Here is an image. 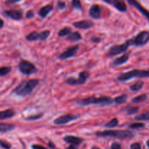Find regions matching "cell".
<instances>
[{
    "label": "cell",
    "mask_w": 149,
    "mask_h": 149,
    "mask_svg": "<svg viewBox=\"0 0 149 149\" xmlns=\"http://www.w3.org/2000/svg\"><path fill=\"white\" fill-rule=\"evenodd\" d=\"M104 1H106V3H111V0H103Z\"/></svg>",
    "instance_id": "cell-46"
},
{
    "label": "cell",
    "mask_w": 149,
    "mask_h": 149,
    "mask_svg": "<svg viewBox=\"0 0 149 149\" xmlns=\"http://www.w3.org/2000/svg\"><path fill=\"white\" fill-rule=\"evenodd\" d=\"M39 84L38 79H31L29 81H23L18 87L15 90V93L19 96H26L30 95L33 89Z\"/></svg>",
    "instance_id": "cell-2"
},
{
    "label": "cell",
    "mask_w": 149,
    "mask_h": 149,
    "mask_svg": "<svg viewBox=\"0 0 149 149\" xmlns=\"http://www.w3.org/2000/svg\"><path fill=\"white\" fill-rule=\"evenodd\" d=\"M42 116V114H37V115H34V116H29V117H27L26 118V119L27 120H30V121H32V120H36V119H39V118H41Z\"/></svg>",
    "instance_id": "cell-35"
},
{
    "label": "cell",
    "mask_w": 149,
    "mask_h": 149,
    "mask_svg": "<svg viewBox=\"0 0 149 149\" xmlns=\"http://www.w3.org/2000/svg\"><path fill=\"white\" fill-rule=\"evenodd\" d=\"M111 149H122V146L118 143H113L111 146Z\"/></svg>",
    "instance_id": "cell-36"
},
{
    "label": "cell",
    "mask_w": 149,
    "mask_h": 149,
    "mask_svg": "<svg viewBox=\"0 0 149 149\" xmlns=\"http://www.w3.org/2000/svg\"><path fill=\"white\" fill-rule=\"evenodd\" d=\"M149 41V32L144 31L141 32L137 35L136 37L132 41V44L136 45V46H143L146 45Z\"/></svg>",
    "instance_id": "cell-7"
},
{
    "label": "cell",
    "mask_w": 149,
    "mask_h": 149,
    "mask_svg": "<svg viewBox=\"0 0 149 149\" xmlns=\"http://www.w3.org/2000/svg\"><path fill=\"white\" fill-rule=\"evenodd\" d=\"M5 14L8 17H11L12 19H14V20H20L23 17L22 13L18 10H7L5 12Z\"/></svg>",
    "instance_id": "cell-14"
},
{
    "label": "cell",
    "mask_w": 149,
    "mask_h": 149,
    "mask_svg": "<svg viewBox=\"0 0 149 149\" xmlns=\"http://www.w3.org/2000/svg\"><path fill=\"white\" fill-rule=\"evenodd\" d=\"M127 100V95H121L118 96L116 98L113 100V101L117 104H122V103H125Z\"/></svg>",
    "instance_id": "cell-25"
},
{
    "label": "cell",
    "mask_w": 149,
    "mask_h": 149,
    "mask_svg": "<svg viewBox=\"0 0 149 149\" xmlns=\"http://www.w3.org/2000/svg\"><path fill=\"white\" fill-rule=\"evenodd\" d=\"M48 146H49L50 148H55V145H54V143L52 142H49V143H48Z\"/></svg>",
    "instance_id": "cell-44"
},
{
    "label": "cell",
    "mask_w": 149,
    "mask_h": 149,
    "mask_svg": "<svg viewBox=\"0 0 149 149\" xmlns=\"http://www.w3.org/2000/svg\"><path fill=\"white\" fill-rule=\"evenodd\" d=\"M81 39V36L79 32H74L71 33L67 37V40L71 41V42H77V41Z\"/></svg>",
    "instance_id": "cell-21"
},
{
    "label": "cell",
    "mask_w": 149,
    "mask_h": 149,
    "mask_svg": "<svg viewBox=\"0 0 149 149\" xmlns=\"http://www.w3.org/2000/svg\"><path fill=\"white\" fill-rule=\"evenodd\" d=\"M53 9V6L52 4H47V5L45 6V7H42L41 10H39V14L41 17H45Z\"/></svg>",
    "instance_id": "cell-17"
},
{
    "label": "cell",
    "mask_w": 149,
    "mask_h": 149,
    "mask_svg": "<svg viewBox=\"0 0 149 149\" xmlns=\"http://www.w3.org/2000/svg\"><path fill=\"white\" fill-rule=\"evenodd\" d=\"M72 6L76 9H81V5L80 0H72Z\"/></svg>",
    "instance_id": "cell-34"
},
{
    "label": "cell",
    "mask_w": 149,
    "mask_h": 149,
    "mask_svg": "<svg viewBox=\"0 0 149 149\" xmlns=\"http://www.w3.org/2000/svg\"><path fill=\"white\" fill-rule=\"evenodd\" d=\"M73 25H74L76 28H78V29H90V28H92L93 26H94L93 22L87 20L75 22V23H73Z\"/></svg>",
    "instance_id": "cell-11"
},
{
    "label": "cell",
    "mask_w": 149,
    "mask_h": 149,
    "mask_svg": "<svg viewBox=\"0 0 149 149\" xmlns=\"http://www.w3.org/2000/svg\"><path fill=\"white\" fill-rule=\"evenodd\" d=\"M10 71H11V68L10 67H1L0 68V77L7 75Z\"/></svg>",
    "instance_id": "cell-28"
},
{
    "label": "cell",
    "mask_w": 149,
    "mask_h": 149,
    "mask_svg": "<svg viewBox=\"0 0 149 149\" xmlns=\"http://www.w3.org/2000/svg\"><path fill=\"white\" fill-rule=\"evenodd\" d=\"M3 26H4V21L1 19H0V29H1Z\"/></svg>",
    "instance_id": "cell-45"
},
{
    "label": "cell",
    "mask_w": 149,
    "mask_h": 149,
    "mask_svg": "<svg viewBox=\"0 0 149 149\" xmlns=\"http://www.w3.org/2000/svg\"><path fill=\"white\" fill-rule=\"evenodd\" d=\"M71 33V28L65 27L60 31L59 33H58V36H59L60 37H63V36H68V35H69Z\"/></svg>",
    "instance_id": "cell-26"
},
{
    "label": "cell",
    "mask_w": 149,
    "mask_h": 149,
    "mask_svg": "<svg viewBox=\"0 0 149 149\" xmlns=\"http://www.w3.org/2000/svg\"><path fill=\"white\" fill-rule=\"evenodd\" d=\"M19 70L20 72L26 75H30L37 71L36 66L33 63L27 61H21L19 63Z\"/></svg>",
    "instance_id": "cell-5"
},
{
    "label": "cell",
    "mask_w": 149,
    "mask_h": 149,
    "mask_svg": "<svg viewBox=\"0 0 149 149\" xmlns=\"http://www.w3.org/2000/svg\"><path fill=\"white\" fill-rule=\"evenodd\" d=\"M90 15L93 18H100L101 15V9L98 4H94L90 9Z\"/></svg>",
    "instance_id": "cell-13"
},
{
    "label": "cell",
    "mask_w": 149,
    "mask_h": 149,
    "mask_svg": "<svg viewBox=\"0 0 149 149\" xmlns=\"http://www.w3.org/2000/svg\"><path fill=\"white\" fill-rule=\"evenodd\" d=\"M15 128V126L11 124L0 123V132H7Z\"/></svg>",
    "instance_id": "cell-20"
},
{
    "label": "cell",
    "mask_w": 149,
    "mask_h": 149,
    "mask_svg": "<svg viewBox=\"0 0 149 149\" xmlns=\"http://www.w3.org/2000/svg\"><path fill=\"white\" fill-rule=\"evenodd\" d=\"M147 98H148V96H147L146 95H138L137 96V97H134V98L132 99V102L134 103H141V102H143L145 101V100H146Z\"/></svg>",
    "instance_id": "cell-24"
},
{
    "label": "cell",
    "mask_w": 149,
    "mask_h": 149,
    "mask_svg": "<svg viewBox=\"0 0 149 149\" xmlns=\"http://www.w3.org/2000/svg\"><path fill=\"white\" fill-rule=\"evenodd\" d=\"M78 49H79L78 45H75V46L71 47L67 49L65 52H63V53H61V55H60L59 58H61V59H63V60L68 59V58H71V57L74 56V55L77 54Z\"/></svg>",
    "instance_id": "cell-9"
},
{
    "label": "cell",
    "mask_w": 149,
    "mask_h": 149,
    "mask_svg": "<svg viewBox=\"0 0 149 149\" xmlns=\"http://www.w3.org/2000/svg\"><path fill=\"white\" fill-rule=\"evenodd\" d=\"M96 135L100 137H116L121 139H128L135 136V134L129 130H105L96 132Z\"/></svg>",
    "instance_id": "cell-3"
},
{
    "label": "cell",
    "mask_w": 149,
    "mask_h": 149,
    "mask_svg": "<svg viewBox=\"0 0 149 149\" xmlns=\"http://www.w3.org/2000/svg\"><path fill=\"white\" fill-rule=\"evenodd\" d=\"M113 103V100L111 97L108 96H101V97H97V96H92V97H87V98L80 100L77 102V104L80 106H89L92 104H100L101 106H109Z\"/></svg>",
    "instance_id": "cell-1"
},
{
    "label": "cell",
    "mask_w": 149,
    "mask_h": 149,
    "mask_svg": "<svg viewBox=\"0 0 149 149\" xmlns=\"http://www.w3.org/2000/svg\"><path fill=\"white\" fill-rule=\"evenodd\" d=\"M128 2L131 4V5L134 6L136 9H138L149 20V11L148 10H146V8H144L142 5H141L139 2L136 0H127Z\"/></svg>",
    "instance_id": "cell-10"
},
{
    "label": "cell",
    "mask_w": 149,
    "mask_h": 149,
    "mask_svg": "<svg viewBox=\"0 0 149 149\" xmlns=\"http://www.w3.org/2000/svg\"><path fill=\"white\" fill-rule=\"evenodd\" d=\"M128 59H129V54H125V55H122L119 58L115 59L112 62V65H114V66H118V65H122V64L125 63L128 61Z\"/></svg>",
    "instance_id": "cell-16"
},
{
    "label": "cell",
    "mask_w": 149,
    "mask_h": 149,
    "mask_svg": "<svg viewBox=\"0 0 149 149\" xmlns=\"http://www.w3.org/2000/svg\"><path fill=\"white\" fill-rule=\"evenodd\" d=\"M135 77L138 78L149 77V70H132L128 72L123 73L118 77V80L120 81H125Z\"/></svg>",
    "instance_id": "cell-4"
},
{
    "label": "cell",
    "mask_w": 149,
    "mask_h": 149,
    "mask_svg": "<svg viewBox=\"0 0 149 149\" xmlns=\"http://www.w3.org/2000/svg\"><path fill=\"white\" fill-rule=\"evenodd\" d=\"M0 146L4 149H10L11 148V145L9 143H7V141H2V140H0Z\"/></svg>",
    "instance_id": "cell-33"
},
{
    "label": "cell",
    "mask_w": 149,
    "mask_h": 149,
    "mask_svg": "<svg viewBox=\"0 0 149 149\" xmlns=\"http://www.w3.org/2000/svg\"><path fill=\"white\" fill-rule=\"evenodd\" d=\"M143 81H138L130 86V90H132V91H138V90L142 89V87H143Z\"/></svg>",
    "instance_id": "cell-23"
},
{
    "label": "cell",
    "mask_w": 149,
    "mask_h": 149,
    "mask_svg": "<svg viewBox=\"0 0 149 149\" xmlns=\"http://www.w3.org/2000/svg\"><path fill=\"white\" fill-rule=\"evenodd\" d=\"M32 149H47L40 145H33L32 146Z\"/></svg>",
    "instance_id": "cell-39"
},
{
    "label": "cell",
    "mask_w": 149,
    "mask_h": 149,
    "mask_svg": "<svg viewBox=\"0 0 149 149\" xmlns=\"http://www.w3.org/2000/svg\"><path fill=\"white\" fill-rule=\"evenodd\" d=\"M66 149H77V146L75 145H70L69 146H68Z\"/></svg>",
    "instance_id": "cell-42"
},
{
    "label": "cell",
    "mask_w": 149,
    "mask_h": 149,
    "mask_svg": "<svg viewBox=\"0 0 149 149\" xmlns=\"http://www.w3.org/2000/svg\"><path fill=\"white\" fill-rule=\"evenodd\" d=\"M92 40H93V42H100V39H99V38H97V37L92 38Z\"/></svg>",
    "instance_id": "cell-43"
},
{
    "label": "cell",
    "mask_w": 149,
    "mask_h": 149,
    "mask_svg": "<svg viewBox=\"0 0 149 149\" xmlns=\"http://www.w3.org/2000/svg\"><path fill=\"white\" fill-rule=\"evenodd\" d=\"M20 0H6V3L7 4H15L16 2H18Z\"/></svg>",
    "instance_id": "cell-40"
},
{
    "label": "cell",
    "mask_w": 149,
    "mask_h": 149,
    "mask_svg": "<svg viewBox=\"0 0 149 149\" xmlns=\"http://www.w3.org/2000/svg\"><path fill=\"white\" fill-rule=\"evenodd\" d=\"M130 149H141V146L139 143H132L130 146Z\"/></svg>",
    "instance_id": "cell-37"
},
{
    "label": "cell",
    "mask_w": 149,
    "mask_h": 149,
    "mask_svg": "<svg viewBox=\"0 0 149 149\" xmlns=\"http://www.w3.org/2000/svg\"><path fill=\"white\" fill-rule=\"evenodd\" d=\"M135 119V120H138V121L149 120V113H143V114L140 115V116H136Z\"/></svg>",
    "instance_id": "cell-30"
},
{
    "label": "cell",
    "mask_w": 149,
    "mask_h": 149,
    "mask_svg": "<svg viewBox=\"0 0 149 149\" xmlns=\"http://www.w3.org/2000/svg\"><path fill=\"white\" fill-rule=\"evenodd\" d=\"M127 113L129 115L135 114L138 111V107H128L127 109Z\"/></svg>",
    "instance_id": "cell-32"
},
{
    "label": "cell",
    "mask_w": 149,
    "mask_h": 149,
    "mask_svg": "<svg viewBox=\"0 0 149 149\" xmlns=\"http://www.w3.org/2000/svg\"><path fill=\"white\" fill-rule=\"evenodd\" d=\"M58 7H59L61 9L64 8V7H65V2H61V1H60V2H58Z\"/></svg>",
    "instance_id": "cell-41"
},
{
    "label": "cell",
    "mask_w": 149,
    "mask_h": 149,
    "mask_svg": "<svg viewBox=\"0 0 149 149\" xmlns=\"http://www.w3.org/2000/svg\"><path fill=\"white\" fill-rule=\"evenodd\" d=\"M63 139L65 142L71 143V145H75L77 146L78 145H80L83 141L82 138H79V137L72 136V135H68V136L64 137Z\"/></svg>",
    "instance_id": "cell-12"
},
{
    "label": "cell",
    "mask_w": 149,
    "mask_h": 149,
    "mask_svg": "<svg viewBox=\"0 0 149 149\" xmlns=\"http://www.w3.org/2000/svg\"><path fill=\"white\" fill-rule=\"evenodd\" d=\"M132 44V40H128L126 42H125L122 45H113V47L109 49V53L110 55H119V54L122 53V52L127 51V49H128L130 45Z\"/></svg>",
    "instance_id": "cell-6"
},
{
    "label": "cell",
    "mask_w": 149,
    "mask_h": 149,
    "mask_svg": "<svg viewBox=\"0 0 149 149\" xmlns=\"http://www.w3.org/2000/svg\"><path fill=\"white\" fill-rule=\"evenodd\" d=\"M15 115V112L11 109H7V110L0 111V119H6L9 118L13 117Z\"/></svg>",
    "instance_id": "cell-18"
},
{
    "label": "cell",
    "mask_w": 149,
    "mask_h": 149,
    "mask_svg": "<svg viewBox=\"0 0 149 149\" xmlns=\"http://www.w3.org/2000/svg\"><path fill=\"white\" fill-rule=\"evenodd\" d=\"M33 16H34V13L31 10H30V11H29L26 13V17H28V18H31V17H33Z\"/></svg>",
    "instance_id": "cell-38"
},
{
    "label": "cell",
    "mask_w": 149,
    "mask_h": 149,
    "mask_svg": "<svg viewBox=\"0 0 149 149\" xmlns=\"http://www.w3.org/2000/svg\"><path fill=\"white\" fill-rule=\"evenodd\" d=\"M49 36V31H44L39 33V39L41 41H44L48 38Z\"/></svg>",
    "instance_id": "cell-29"
},
{
    "label": "cell",
    "mask_w": 149,
    "mask_h": 149,
    "mask_svg": "<svg viewBox=\"0 0 149 149\" xmlns=\"http://www.w3.org/2000/svg\"><path fill=\"white\" fill-rule=\"evenodd\" d=\"M144 127H145V125L141 122H137V123H134L130 125V128L131 129H140V128H143Z\"/></svg>",
    "instance_id": "cell-31"
},
{
    "label": "cell",
    "mask_w": 149,
    "mask_h": 149,
    "mask_svg": "<svg viewBox=\"0 0 149 149\" xmlns=\"http://www.w3.org/2000/svg\"><path fill=\"white\" fill-rule=\"evenodd\" d=\"M113 5L118 10L121 12H125L127 10V6L123 1L121 0H114L113 1Z\"/></svg>",
    "instance_id": "cell-19"
},
{
    "label": "cell",
    "mask_w": 149,
    "mask_h": 149,
    "mask_svg": "<svg viewBox=\"0 0 149 149\" xmlns=\"http://www.w3.org/2000/svg\"><path fill=\"white\" fill-rule=\"evenodd\" d=\"M92 149H100V148H97V147H93Z\"/></svg>",
    "instance_id": "cell-48"
},
{
    "label": "cell",
    "mask_w": 149,
    "mask_h": 149,
    "mask_svg": "<svg viewBox=\"0 0 149 149\" xmlns=\"http://www.w3.org/2000/svg\"><path fill=\"white\" fill-rule=\"evenodd\" d=\"M78 116H74L72 114H66V115H63V116H59L57 119L54 120V124L57 125H65V124L68 123V122H71L73 120L78 119Z\"/></svg>",
    "instance_id": "cell-8"
},
{
    "label": "cell",
    "mask_w": 149,
    "mask_h": 149,
    "mask_svg": "<svg viewBox=\"0 0 149 149\" xmlns=\"http://www.w3.org/2000/svg\"><path fill=\"white\" fill-rule=\"evenodd\" d=\"M146 144H147V146H148V147L149 148V140H148V141H147Z\"/></svg>",
    "instance_id": "cell-47"
},
{
    "label": "cell",
    "mask_w": 149,
    "mask_h": 149,
    "mask_svg": "<svg viewBox=\"0 0 149 149\" xmlns=\"http://www.w3.org/2000/svg\"><path fill=\"white\" fill-rule=\"evenodd\" d=\"M90 77V73L87 71H81L79 74V78L77 79V84H83L86 82L87 79Z\"/></svg>",
    "instance_id": "cell-15"
},
{
    "label": "cell",
    "mask_w": 149,
    "mask_h": 149,
    "mask_svg": "<svg viewBox=\"0 0 149 149\" xmlns=\"http://www.w3.org/2000/svg\"><path fill=\"white\" fill-rule=\"evenodd\" d=\"M26 39L28 41H36L38 39L39 40V33H38L37 31L31 32L26 36Z\"/></svg>",
    "instance_id": "cell-22"
},
{
    "label": "cell",
    "mask_w": 149,
    "mask_h": 149,
    "mask_svg": "<svg viewBox=\"0 0 149 149\" xmlns=\"http://www.w3.org/2000/svg\"><path fill=\"white\" fill-rule=\"evenodd\" d=\"M118 125H119V121H118L117 119L114 118V119H111L110 122H108V123L106 125V127L111 128V127H115L117 126Z\"/></svg>",
    "instance_id": "cell-27"
}]
</instances>
